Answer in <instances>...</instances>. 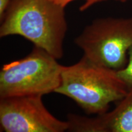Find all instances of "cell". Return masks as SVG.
<instances>
[{"label":"cell","instance_id":"obj_1","mask_svg":"<svg viewBox=\"0 0 132 132\" xmlns=\"http://www.w3.org/2000/svg\"><path fill=\"white\" fill-rule=\"evenodd\" d=\"M0 37L25 38L57 59L67 31L64 7L53 0H11L1 19Z\"/></svg>","mask_w":132,"mask_h":132},{"label":"cell","instance_id":"obj_2","mask_svg":"<svg viewBox=\"0 0 132 132\" xmlns=\"http://www.w3.org/2000/svg\"><path fill=\"white\" fill-rule=\"evenodd\" d=\"M128 86L118 71L82 56L77 63L62 65L61 82L55 92L72 99L86 113L100 115L111 103L126 95Z\"/></svg>","mask_w":132,"mask_h":132},{"label":"cell","instance_id":"obj_3","mask_svg":"<svg viewBox=\"0 0 132 132\" xmlns=\"http://www.w3.org/2000/svg\"><path fill=\"white\" fill-rule=\"evenodd\" d=\"M62 65L45 50L34 47L23 58L4 64L0 71V98L55 92Z\"/></svg>","mask_w":132,"mask_h":132},{"label":"cell","instance_id":"obj_4","mask_svg":"<svg viewBox=\"0 0 132 132\" xmlns=\"http://www.w3.org/2000/svg\"><path fill=\"white\" fill-rule=\"evenodd\" d=\"M74 42L89 60L107 68L121 70L127 64L132 46V17L95 20Z\"/></svg>","mask_w":132,"mask_h":132},{"label":"cell","instance_id":"obj_5","mask_svg":"<svg viewBox=\"0 0 132 132\" xmlns=\"http://www.w3.org/2000/svg\"><path fill=\"white\" fill-rule=\"evenodd\" d=\"M42 95L0 98V125L6 132H63L69 122L56 118L48 111Z\"/></svg>","mask_w":132,"mask_h":132},{"label":"cell","instance_id":"obj_6","mask_svg":"<svg viewBox=\"0 0 132 132\" xmlns=\"http://www.w3.org/2000/svg\"><path fill=\"white\" fill-rule=\"evenodd\" d=\"M111 111L95 118L68 116V131L77 132H132V86Z\"/></svg>","mask_w":132,"mask_h":132},{"label":"cell","instance_id":"obj_7","mask_svg":"<svg viewBox=\"0 0 132 132\" xmlns=\"http://www.w3.org/2000/svg\"><path fill=\"white\" fill-rule=\"evenodd\" d=\"M118 73L128 86H132V46L128 51L127 64L124 68L118 70Z\"/></svg>","mask_w":132,"mask_h":132},{"label":"cell","instance_id":"obj_8","mask_svg":"<svg viewBox=\"0 0 132 132\" xmlns=\"http://www.w3.org/2000/svg\"><path fill=\"white\" fill-rule=\"evenodd\" d=\"M104 1H106V0H88V1H85V3H84L82 6H80V11H85L86 10L91 7V6H93L97 3L103 2ZM116 1H120L121 3H125L128 1V0H116Z\"/></svg>","mask_w":132,"mask_h":132},{"label":"cell","instance_id":"obj_9","mask_svg":"<svg viewBox=\"0 0 132 132\" xmlns=\"http://www.w3.org/2000/svg\"><path fill=\"white\" fill-rule=\"evenodd\" d=\"M11 0H0V19L3 17L5 11Z\"/></svg>","mask_w":132,"mask_h":132},{"label":"cell","instance_id":"obj_10","mask_svg":"<svg viewBox=\"0 0 132 132\" xmlns=\"http://www.w3.org/2000/svg\"><path fill=\"white\" fill-rule=\"evenodd\" d=\"M53 1L54 3H56L57 4H58L59 6L65 8V6H67L69 3L72 2V1H75V0H53ZM85 1H88V0H85Z\"/></svg>","mask_w":132,"mask_h":132}]
</instances>
